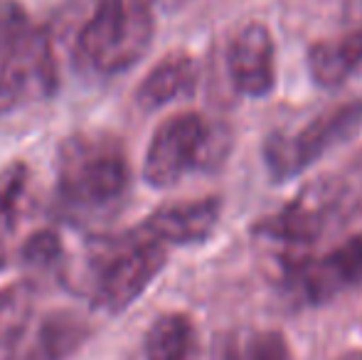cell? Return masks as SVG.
Here are the masks:
<instances>
[{
    "label": "cell",
    "instance_id": "1",
    "mask_svg": "<svg viewBox=\"0 0 362 360\" xmlns=\"http://www.w3.org/2000/svg\"><path fill=\"white\" fill-rule=\"evenodd\" d=\"M131 166L119 139L76 134L59 146L57 202L76 222L106 217L129 192Z\"/></svg>",
    "mask_w": 362,
    "mask_h": 360
},
{
    "label": "cell",
    "instance_id": "2",
    "mask_svg": "<svg viewBox=\"0 0 362 360\" xmlns=\"http://www.w3.org/2000/svg\"><path fill=\"white\" fill-rule=\"evenodd\" d=\"M156 33L153 13L136 0H91L76 33L74 54L99 74H119L148 52Z\"/></svg>",
    "mask_w": 362,
    "mask_h": 360
},
{
    "label": "cell",
    "instance_id": "3",
    "mask_svg": "<svg viewBox=\"0 0 362 360\" xmlns=\"http://www.w3.org/2000/svg\"><path fill=\"white\" fill-rule=\"evenodd\" d=\"M168 262L165 245L136 230L104 240L91 252V301L106 313H121L146 291Z\"/></svg>",
    "mask_w": 362,
    "mask_h": 360
},
{
    "label": "cell",
    "instance_id": "4",
    "mask_svg": "<svg viewBox=\"0 0 362 360\" xmlns=\"http://www.w3.org/2000/svg\"><path fill=\"white\" fill-rule=\"evenodd\" d=\"M362 131V96L340 101L310 116L303 126L272 131L264 141V166L274 182L291 180L325 153L353 141Z\"/></svg>",
    "mask_w": 362,
    "mask_h": 360
},
{
    "label": "cell",
    "instance_id": "5",
    "mask_svg": "<svg viewBox=\"0 0 362 360\" xmlns=\"http://www.w3.org/2000/svg\"><path fill=\"white\" fill-rule=\"evenodd\" d=\"M227 139L197 111L173 114L153 131L144 161V180L151 187H173L197 168L219 163Z\"/></svg>",
    "mask_w": 362,
    "mask_h": 360
},
{
    "label": "cell",
    "instance_id": "6",
    "mask_svg": "<svg viewBox=\"0 0 362 360\" xmlns=\"http://www.w3.org/2000/svg\"><path fill=\"white\" fill-rule=\"evenodd\" d=\"M343 182L333 178L313 180L300 187L279 212L254 225V237L281 260L284 267L310 255L343 202Z\"/></svg>",
    "mask_w": 362,
    "mask_h": 360
},
{
    "label": "cell",
    "instance_id": "7",
    "mask_svg": "<svg viewBox=\"0 0 362 360\" xmlns=\"http://www.w3.org/2000/svg\"><path fill=\"white\" fill-rule=\"evenodd\" d=\"M57 82V59L42 28H30L0 59V101L8 106L47 99Z\"/></svg>",
    "mask_w": 362,
    "mask_h": 360
},
{
    "label": "cell",
    "instance_id": "8",
    "mask_svg": "<svg viewBox=\"0 0 362 360\" xmlns=\"http://www.w3.org/2000/svg\"><path fill=\"white\" fill-rule=\"evenodd\" d=\"M288 291L303 303H325L362 281V235L335 245L320 257H303L284 267Z\"/></svg>",
    "mask_w": 362,
    "mask_h": 360
},
{
    "label": "cell",
    "instance_id": "9",
    "mask_svg": "<svg viewBox=\"0 0 362 360\" xmlns=\"http://www.w3.org/2000/svg\"><path fill=\"white\" fill-rule=\"evenodd\" d=\"M232 87L244 96L262 99L276 87V45L264 23H247L232 35L227 47Z\"/></svg>",
    "mask_w": 362,
    "mask_h": 360
},
{
    "label": "cell",
    "instance_id": "10",
    "mask_svg": "<svg viewBox=\"0 0 362 360\" xmlns=\"http://www.w3.org/2000/svg\"><path fill=\"white\" fill-rule=\"evenodd\" d=\"M219 217H222V200L215 195L197 197V200L170 202L146 217L144 227L148 237L160 245H200L215 235Z\"/></svg>",
    "mask_w": 362,
    "mask_h": 360
},
{
    "label": "cell",
    "instance_id": "11",
    "mask_svg": "<svg viewBox=\"0 0 362 360\" xmlns=\"http://www.w3.org/2000/svg\"><path fill=\"white\" fill-rule=\"evenodd\" d=\"M86 338V323L79 313L57 308L20 331L8 346V360H67Z\"/></svg>",
    "mask_w": 362,
    "mask_h": 360
},
{
    "label": "cell",
    "instance_id": "12",
    "mask_svg": "<svg viewBox=\"0 0 362 360\" xmlns=\"http://www.w3.org/2000/svg\"><path fill=\"white\" fill-rule=\"evenodd\" d=\"M197 62L185 50H173L160 57L136 89V104L144 111H156L160 106L185 96L197 84Z\"/></svg>",
    "mask_w": 362,
    "mask_h": 360
},
{
    "label": "cell",
    "instance_id": "13",
    "mask_svg": "<svg viewBox=\"0 0 362 360\" xmlns=\"http://www.w3.org/2000/svg\"><path fill=\"white\" fill-rule=\"evenodd\" d=\"M308 74L320 89H338L362 67V28H350L338 37L318 40L305 54Z\"/></svg>",
    "mask_w": 362,
    "mask_h": 360
},
{
    "label": "cell",
    "instance_id": "14",
    "mask_svg": "<svg viewBox=\"0 0 362 360\" xmlns=\"http://www.w3.org/2000/svg\"><path fill=\"white\" fill-rule=\"evenodd\" d=\"M146 360H200V331L187 313H160L144 341Z\"/></svg>",
    "mask_w": 362,
    "mask_h": 360
},
{
    "label": "cell",
    "instance_id": "15",
    "mask_svg": "<svg viewBox=\"0 0 362 360\" xmlns=\"http://www.w3.org/2000/svg\"><path fill=\"white\" fill-rule=\"evenodd\" d=\"M219 360H293V351L276 328H239L222 338Z\"/></svg>",
    "mask_w": 362,
    "mask_h": 360
},
{
    "label": "cell",
    "instance_id": "16",
    "mask_svg": "<svg viewBox=\"0 0 362 360\" xmlns=\"http://www.w3.org/2000/svg\"><path fill=\"white\" fill-rule=\"evenodd\" d=\"M62 240L57 232L52 230H37L25 240L23 250H20V265L30 277H47L62 265Z\"/></svg>",
    "mask_w": 362,
    "mask_h": 360
},
{
    "label": "cell",
    "instance_id": "17",
    "mask_svg": "<svg viewBox=\"0 0 362 360\" xmlns=\"http://www.w3.org/2000/svg\"><path fill=\"white\" fill-rule=\"evenodd\" d=\"M33 291L28 284H10L0 289V346H10L30 321Z\"/></svg>",
    "mask_w": 362,
    "mask_h": 360
},
{
    "label": "cell",
    "instance_id": "18",
    "mask_svg": "<svg viewBox=\"0 0 362 360\" xmlns=\"http://www.w3.org/2000/svg\"><path fill=\"white\" fill-rule=\"evenodd\" d=\"M28 180L30 170L23 161H15L0 170V230L15 227V217L20 210V200L28 190Z\"/></svg>",
    "mask_w": 362,
    "mask_h": 360
},
{
    "label": "cell",
    "instance_id": "19",
    "mask_svg": "<svg viewBox=\"0 0 362 360\" xmlns=\"http://www.w3.org/2000/svg\"><path fill=\"white\" fill-rule=\"evenodd\" d=\"M33 28L28 10L20 0H0V59Z\"/></svg>",
    "mask_w": 362,
    "mask_h": 360
},
{
    "label": "cell",
    "instance_id": "20",
    "mask_svg": "<svg viewBox=\"0 0 362 360\" xmlns=\"http://www.w3.org/2000/svg\"><path fill=\"white\" fill-rule=\"evenodd\" d=\"M141 3L146 10H151L153 15L156 13H170V10H177L180 5H185L187 0H136Z\"/></svg>",
    "mask_w": 362,
    "mask_h": 360
},
{
    "label": "cell",
    "instance_id": "21",
    "mask_svg": "<svg viewBox=\"0 0 362 360\" xmlns=\"http://www.w3.org/2000/svg\"><path fill=\"white\" fill-rule=\"evenodd\" d=\"M345 15L350 18L353 28H362V0H348L345 3Z\"/></svg>",
    "mask_w": 362,
    "mask_h": 360
},
{
    "label": "cell",
    "instance_id": "22",
    "mask_svg": "<svg viewBox=\"0 0 362 360\" xmlns=\"http://www.w3.org/2000/svg\"><path fill=\"white\" fill-rule=\"evenodd\" d=\"M5 262H8V250H5L3 240H0V269L5 267Z\"/></svg>",
    "mask_w": 362,
    "mask_h": 360
},
{
    "label": "cell",
    "instance_id": "23",
    "mask_svg": "<svg viewBox=\"0 0 362 360\" xmlns=\"http://www.w3.org/2000/svg\"><path fill=\"white\" fill-rule=\"evenodd\" d=\"M353 360H362V358H353Z\"/></svg>",
    "mask_w": 362,
    "mask_h": 360
}]
</instances>
